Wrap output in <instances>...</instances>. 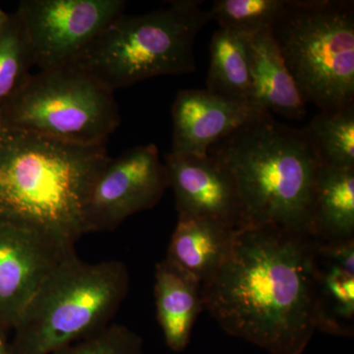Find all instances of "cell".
Returning <instances> with one entry per match:
<instances>
[{"label": "cell", "mask_w": 354, "mask_h": 354, "mask_svg": "<svg viewBox=\"0 0 354 354\" xmlns=\"http://www.w3.org/2000/svg\"><path fill=\"white\" fill-rule=\"evenodd\" d=\"M130 290L127 265L77 254L39 288L13 328L11 354H53L111 325Z\"/></svg>", "instance_id": "obj_4"}, {"label": "cell", "mask_w": 354, "mask_h": 354, "mask_svg": "<svg viewBox=\"0 0 354 354\" xmlns=\"http://www.w3.org/2000/svg\"><path fill=\"white\" fill-rule=\"evenodd\" d=\"M202 3L176 0L167 8L141 15L121 14L74 64L113 93L153 77L195 71V39L212 21Z\"/></svg>", "instance_id": "obj_5"}, {"label": "cell", "mask_w": 354, "mask_h": 354, "mask_svg": "<svg viewBox=\"0 0 354 354\" xmlns=\"http://www.w3.org/2000/svg\"><path fill=\"white\" fill-rule=\"evenodd\" d=\"M121 122L114 93L77 64L41 70L0 111V123L81 146L106 144Z\"/></svg>", "instance_id": "obj_7"}, {"label": "cell", "mask_w": 354, "mask_h": 354, "mask_svg": "<svg viewBox=\"0 0 354 354\" xmlns=\"http://www.w3.org/2000/svg\"><path fill=\"white\" fill-rule=\"evenodd\" d=\"M165 165L178 216L209 218L239 230V197L232 177L220 162L209 155L169 153Z\"/></svg>", "instance_id": "obj_12"}, {"label": "cell", "mask_w": 354, "mask_h": 354, "mask_svg": "<svg viewBox=\"0 0 354 354\" xmlns=\"http://www.w3.org/2000/svg\"><path fill=\"white\" fill-rule=\"evenodd\" d=\"M125 7L123 0H23L16 14L35 65L48 70L74 64Z\"/></svg>", "instance_id": "obj_8"}, {"label": "cell", "mask_w": 354, "mask_h": 354, "mask_svg": "<svg viewBox=\"0 0 354 354\" xmlns=\"http://www.w3.org/2000/svg\"><path fill=\"white\" fill-rule=\"evenodd\" d=\"M309 236L318 243L354 239V169L321 165L312 198Z\"/></svg>", "instance_id": "obj_17"}, {"label": "cell", "mask_w": 354, "mask_h": 354, "mask_svg": "<svg viewBox=\"0 0 354 354\" xmlns=\"http://www.w3.org/2000/svg\"><path fill=\"white\" fill-rule=\"evenodd\" d=\"M304 129L321 165L354 169V102L323 109Z\"/></svg>", "instance_id": "obj_19"}, {"label": "cell", "mask_w": 354, "mask_h": 354, "mask_svg": "<svg viewBox=\"0 0 354 354\" xmlns=\"http://www.w3.org/2000/svg\"><path fill=\"white\" fill-rule=\"evenodd\" d=\"M156 309L165 344L174 353L189 344L198 316L205 310L202 285L167 259L155 270Z\"/></svg>", "instance_id": "obj_15"}, {"label": "cell", "mask_w": 354, "mask_h": 354, "mask_svg": "<svg viewBox=\"0 0 354 354\" xmlns=\"http://www.w3.org/2000/svg\"><path fill=\"white\" fill-rule=\"evenodd\" d=\"M53 354H145L143 341L134 330L111 324L82 341L74 342Z\"/></svg>", "instance_id": "obj_22"}, {"label": "cell", "mask_w": 354, "mask_h": 354, "mask_svg": "<svg viewBox=\"0 0 354 354\" xmlns=\"http://www.w3.org/2000/svg\"><path fill=\"white\" fill-rule=\"evenodd\" d=\"M314 247L309 235L281 227L239 228L202 285L205 310L228 335L268 353H304L316 332Z\"/></svg>", "instance_id": "obj_1"}, {"label": "cell", "mask_w": 354, "mask_h": 354, "mask_svg": "<svg viewBox=\"0 0 354 354\" xmlns=\"http://www.w3.org/2000/svg\"><path fill=\"white\" fill-rule=\"evenodd\" d=\"M264 113L253 102L230 99L207 88L179 91L171 108V153L208 156L214 144Z\"/></svg>", "instance_id": "obj_11"}, {"label": "cell", "mask_w": 354, "mask_h": 354, "mask_svg": "<svg viewBox=\"0 0 354 354\" xmlns=\"http://www.w3.org/2000/svg\"><path fill=\"white\" fill-rule=\"evenodd\" d=\"M271 32L305 102H354L353 1L288 0Z\"/></svg>", "instance_id": "obj_6"}, {"label": "cell", "mask_w": 354, "mask_h": 354, "mask_svg": "<svg viewBox=\"0 0 354 354\" xmlns=\"http://www.w3.org/2000/svg\"><path fill=\"white\" fill-rule=\"evenodd\" d=\"M232 177L242 227H277L309 235L321 164L306 132L271 113L253 118L209 149Z\"/></svg>", "instance_id": "obj_3"}, {"label": "cell", "mask_w": 354, "mask_h": 354, "mask_svg": "<svg viewBox=\"0 0 354 354\" xmlns=\"http://www.w3.org/2000/svg\"><path fill=\"white\" fill-rule=\"evenodd\" d=\"M244 39L250 62L253 102L271 114L290 120L304 118L307 102L286 67L271 30Z\"/></svg>", "instance_id": "obj_14"}, {"label": "cell", "mask_w": 354, "mask_h": 354, "mask_svg": "<svg viewBox=\"0 0 354 354\" xmlns=\"http://www.w3.org/2000/svg\"><path fill=\"white\" fill-rule=\"evenodd\" d=\"M235 230L209 218L178 216L165 259L203 285L227 257Z\"/></svg>", "instance_id": "obj_16"}, {"label": "cell", "mask_w": 354, "mask_h": 354, "mask_svg": "<svg viewBox=\"0 0 354 354\" xmlns=\"http://www.w3.org/2000/svg\"><path fill=\"white\" fill-rule=\"evenodd\" d=\"M8 16L9 14H7L0 6V32L3 30L4 25H6L7 19H8Z\"/></svg>", "instance_id": "obj_24"}, {"label": "cell", "mask_w": 354, "mask_h": 354, "mask_svg": "<svg viewBox=\"0 0 354 354\" xmlns=\"http://www.w3.org/2000/svg\"><path fill=\"white\" fill-rule=\"evenodd\" d=\"M313 265L316 330L353 337L354 239L329 243L315 241Z\"/></svg>", "instance_id": "obj_13"}, {"label": "cell", "mask_w": 354, "mask_h": 354, "mask_svg": "<svg viewBox=\"0 0 354 354\" xmlns=\"http://www.w3.org/2000/svg\"><path fill=\"white\" fill-rule=\"evenodd\" d=\"M75 245L14 223H0V326L13 330L44 281Z\"/></svg>", "instance_id": "obj_10"}, {"label": "cell", "mask_w": 354, "mask_h": 354, "mask_svg": "<svg viewBox=\"0 0 354 354\" xmlns=\"http://www.w3.org/2000/svg\"><path fill=\"white\" fill-rule=\"evenodd\" d=\"M167 188V169L153 144L109 158L88 195L90 234L111 232L135 214L153 208Z\"/></svg>", "instance_id": "obj_9"}, {"label": "cell", "mask_w": 354, "mask_h": 354, "mask_svg": "<svg viewBox=\"0 0 354 354\" xmlns=\"http://www.w3.org/2000/svg\"><path fill=\"white\" fill-rule=\"evenodd\" d=\"M288 0H216L209 9L220 29L247 38L271 30Z\"/></svg>", "instance_id": "obj_21"}, {"label": "cell", "mask_w": 354, "mask_h": 354, "mask_svg": "<svg viewBox=\"0 0 354 354\" xmlns=\"http://www.w3.org/2000/svg\"><path fill=\"white\" fill-rule=\"evenodd\" d=\"M4 333H6V330L2 329L1 326H0V354H11L10 346L6 341Z\"/></svg>", "instance_id": "obj_23"}, {"label": "cell", "mask_w": 354, "mask_h": 354, "mask_svg": "<svg viewBox=\"0 0 354 354\" xmlns=\"http://www.w3.org/2000/svg\"><path fill=\"white\" fill-rule=\"evenodd\" d=\"M35 66L32 48L20 18L9 14L0 32V111L24 87Z\"/></svg>", "instance_id": "obj_20"}, {"label": "cell", "mask_w": 354, "mask_h": 354, "mask_svg": "<svg viewBox=\"0 0 354 354\" xmlns=\"http://www.w3.org/2000/svg\"><path fill=\"white\" fill-rule=\"evenodd\" d=\"M206 83L209 92L230 99L253 102L250 62L243 37L223 29L214 32L209 44Z\"/></svg>", "instance_id": "obj_18"}, {"label": "cell", "mask_w": 354, "mask_h": 354, "mask_svg": "<svg viewBox=\"0 0 354 354\" xmlns=\"http://www.w3.org/2000/svg\"><path fill=\"white\" fill-rule=\"evenodd\" d=\"M109 158L106 144L75 145L0 123V223L75 245L90 234L88 195Z\"/></svg>", "instance_id": "obj_2"}]
</instances>
